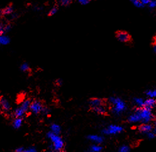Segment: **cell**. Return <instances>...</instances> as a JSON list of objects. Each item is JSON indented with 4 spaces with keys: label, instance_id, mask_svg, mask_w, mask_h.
<instances>
[{
    "label": "cell",
    "instance_id": "cell-1",
    "mask_svg": "<svg viewBox=\"0 0 156 152\" xmlns=\"http://www.w3.org/2000/svg\"><path fill=\"white\" fill-rule=\"evenodd\" d=\"M110 101L113 105V112L116 115H120L124 111H125L127 106L122 99L117 97H111Z\"/></svg>",
    "mask_w": 156,
    "mask_h": 152
},
{
    "label": "cell",
    "instance_id": "cell-2",
    "mask_svg": "<svg viewBox=\"0 0 156 152\" xmlns=\"http://www.w3.org/2000/svg\"><path fill=\"white\" fill-rule=\"evenodd\" d=\"M47 137L52 141L53 148L56 151H61L63 148L64 141L59 135L50 132L47 133Z\"/></svg>",
    "mask_w": 156,
    "mask_h": 152
},
{
    "label": "cell",
    "instance_id": "cell-3",
    "mask_svg": "<svg viewBox=\"0 0 156 152\" xmlns=\"http://www.w3.org/2000/svg\"><path fill=\"white\" fill-rule=\"evenodd\" d=\"M136 112L139 115L141 121L145 124H147V123H149L153 117L151 110L145 108V107L137 110Z\"/></svg>",
    "mask_w": 156,
    "mask_h": 152
},
{
    "label": "cell",
    "instance_id": "cell-4",
    "mask_svg": "<svg viewBox=\"0 0 156 152\" xmlns=\"http://www.w3.org/2000/svg\"><path fill=\"white\" fill-rule=\"evenodd\" d=\"M123 131V128L118 125H111L108 128L103 129V133L105 135H115V134L120 133Z\"/></svg>",
    "mask_w": 156,
    "mask_h": 152
},
{
    "label": "cell",
    "instance_id": "cell-5",
    "mask_svg": "<svg viewBox=\"0 0 156 152\" xmlns=\"http://www.w3.org/2000/svg\"><path fill=\"white\" fill-rule=\"evenodd\" d=\"M43 108V107L42 106V103L40 101L35 100L33 102L31 103L30 110L34 114H38L40 113H41Z\"/></svg>",
    "mask_w": 156,
    "mask_h": 152
},
{
    "label": "cell",
    "instance_id": "cell-6",
    "mask_svg": "<svg viewBox=\"0 0 156 152\" xmlns=\"http://www.w3.org/2000/svg\"><path fill=\"white\" fill-rule=\"evenodd\" d=\"M117 38L121 42H128L130 40V36L125 31H120L117 33Z\"/></svg>",
    "mask_w": 156,
    "mask_h": 152
},
{
    "label": "cell",
    "instance_id": "cell-7",
    "mask_svg": "<svg viewBox=\"0 0 156 152\" xmlns=\"http://www.w3.org/2000/svg\"><path fill=\"white\" fill-rule=\"evenodd\" d=\"M0 106L4 111H8L11 109V105L10 102L5 98H0Z\"/></svg>",
    "mask_w": 156,
    "mask_h": 152
},
{
    "label": "cell",
    "instance_id": "cell-8",
    "mask_svg": "<svg viewBox=\"0 0 156 152\" xmlns=\"http://www.w3.org/2000/svg\"><path fill=\"white\" fill-rule=\"evenodd\" d=\"M156 105V100L154 98H148L147 100L144 101V107L146 108L151 110Z\"/></svg>",
    "mask_w": 156,
    "mask_h": 152
},
{
    "label": "cell",
    "instance_id": "cell-9",
    "mask_svg": "<svg viewBox=\"0 0 156 152\" xmlns=\"http://www.w3.org/2000/svg\"><path fill=\"white\" fill-rule=\"evenodd\" d=\"M139 131L142 133L147 134L149 132H151L152 129V126L149 124H144L142 125L139 128Z\"/></svg>",
    "mask_w": 156,
    "mask_h": 152
},
{
    "label": "cell",
    "instance_id": "cell-10",
    "mask_svg": "<svg viewBox=\"0 0 156 152\" xmlns=\"http://www.w3.org/2000/svg\"><path fill=\"white\" fill-rule=\"evenodd\" d=\"M88 139L95 142L96 143V144H101L102 142L103 141V138L101 136H98V135H90L88 137Z\"/></svg>",
    "mask_w": 156,
    "mask_h": 152
},
{
    "label": "cell",
    "instance_id": "cell-11",
    "mask_svg": "<svg viewBox=\"0 0 156 152\" xmlns=\"http://www.w3.org/2000/svg\"><path fill=\"white\" fill-rule=\"evenodd\" d=\"M10 42V39L4 34H0V45H7Z\"/></svg>",
    "mask_w": 156,
    "mask_h": 152
},
{
    "label": "cell",
    "instance_id": "cell-12",
    "mask_svg": "<svg viewBox=\"0 0 156 152\" xmlns=\"http://www.w3.org/2000/svg\"><path fill=\"white\" fill-rule=\"evenodd\" d=\"M128 122L130 123H137L141 121V119L140 118L139 115L138 114L137 112L134 113L133 114L131 115L130 117H128Z\"/></svg>",
    "mask_w": 156,
    "mask_h": 152
},
{
    "label": "cell",
    "instance_id": "cell-13",
    "mask_svg": "<svg viewBox=\"0 0 156 152\" xmlns=\"http://www.w3.org/2000/svg\"><path fill=\"white\" fill-rule=\"evenodd\" d=\"M102 104H103V101L99 98H94L90 101V105L93 108L102 106Z\"/></svg>",
    "mask_w": 156,
    "mask_h": 152
},
{
    "label": "cell",
    "instance_id": "cell-14",
    "mask_svg": "<svg viewBox=\"0 0 156 152\" xmlns=\"http://www.w3.org/2000/svg\"><path fill=\"white\" fill-rule=\"evenodd\" d=\"M30 105H31L30 101L28 100H25L21 103V104L20 106V107L26 113L30 110Z\"/></svg>",
    "mask_w": 156,
    "mask_h": 152
},
{
    "label": "cell",
    "instance_id": "cell-15",
    "mask_svg": "<svg viewBox=\"0 0 156 152\" xmlns=\"http://www.w3.org/2000/svg\"><path fill=\"white\" fill-rule=\"evenodd\" d=\"M26 112L25 111L22 110L19 106V108H17L14 111V115L16 118H22L25 115Z\"/></svg>",
    "mask_w": 156,
    "mask_h": 152
},
{
    "label": "cell",
    "instance_id": "cell-16",
    "mask_svg": "<svg viewBox=\"0 0 156 152\" xmlns=\"http://www.w3.org/2000/svg\"><path fill=\"white\" fill-rule=\"evenodd\" d=\"M23 123V120L21 118H16L13 122V127L15 129H19L21 127Z\"/></svg>",
    "mask_w": 156,
    "mask_h": 152
},
{
    "label": "cell",
    "instance_id": "cell-17",
    "mask_svg": "<svg viewBox=\"0 0 156 152\" xmlns=\"http://www.w3.org/2000/svg\"><path fill=\"white\" fill-rule=\"evenodd\" d=\"M51 132L56 134V135H59L61 132V127L59 125L57 124H52L51 126Z\"/></svg>",
    "mask_w": 156,
    "mask_h": 152
},
{
    "label": "cell",
    "instance_id": "cell-18",
    "mask_svg": "<svg viewBox=\"0 0 156 152\" xmlns=\"http://www.w3.org/2000/svg\"><path fill=\"white\" fill-rule=\"evenodd\" d=\"M134 102L139 108H144V100L141 98H135Z\"/></svg>",
    "mask_w": 156,
    "mask_h": 152
},
{
    "label": "cell",
    "instance_id": "cell-19",
    "mask_svg": "<svg viewBox=\"0 0 156 152\" xmlns=\"http://www.w3.org/2000/svg\"><path fill=\"white\" fill-rule=\"evenodd\" d=\"M93 109L97 113L101 114V115H103V114L106 113V109L105 108V107L103 106L96 107V108H94Z\"/></svg>",
    "mask_w": 156,
    "mask_h": 152
},
{
    "label": "cell",
    "instance_id": "cell-20",
    "mask_svg": "<svg viewBox=\"0 0 156 152\" xmlns=\"http://www.w3.org/2000/svg\"><path fill=\"white\" fill-rule=\"evenodd\" d=\"M145 94L147 96H149V98H156V88L152 90H147L145 92Z\"/></svg>",
    "mask_w": 156,
    "mask_h": 152
},
{
    "label": "cell",
    "instance_id": "cell-21",
    "mask_svg": "<svg viewBox=\"0 0 156 152\" xmlns=\"http://www.w3.org/2000/svg\"><path fill=\"white\" fill-rule=\"evenodd\" d=\"M13 11V8L11 6H8L3 10V13L4 15H10Z\"/></svg>",
    "mask_w": 156,
    "mask_h": 152
},
{
    "label": "cell",
    "instance_id": "cell-22",
    "mask_svg": "<svg viewBox=\"0 0 156 152\" xmlns=\"http://www.w3.org/2000/svg\"><path fill=\"white\" fill-rule=\"evenodd\" d=\"M20 70L21 71H23V72H26V71L30 70V66L28 63H23L21 65Z\"/></svg>",
    "mask_w": 156,
    "mask_h": 152
},
{
    "label": "cell",
    "instance_id": "cell-23",
    "mask_svg": "<svg viewBox=\"0 0 156 152\" xmlns=\"http://www.w3.org/2000/svg\"><path fill=\"white\" fill-rule=\"evenodd\" d=\"M90 150L93 152H100L102 150V147L100 145H93Z\"/></svg>",
    "mask_w": 156,
    "mask_h": 152
},
{
    "label": "cell",
    "instance_id": "cell-24",
    "mask_svg": "<svg viewBox=\"0 0 156 152\" xmlns=\"http://www.w3.org/2000/svg\"><path fill=\"white\" fill-rule=\"evenodd\" d=\"M131 2L132 3L133 5L137 7V8H142V7L144 6L143 4H142L141 1H139V0H133V1H132Z\"/></svg>",
    "mask_w": 156,
    "mask_h": 152
},
{
    "label": "cell",
    "instance_id": "cell-25",
    "mask_svg": "<svg viewBox=\"0 0 156 152\" xmlns=\"http://www.w3.org/2000/svg\"><path fill=\"white\" fill-rule=\"evenodd\" d=\"M129 151H130V148H129V147L127 145H123L120 147L118 152H129Z\"/></svg>",
    "mask_w": 156,
    "mask_h": 152
},
{
    "label": "cell",
    "instance_id": "cell-26",
    "mask_svg": "<svg viewBox=\"0 0 156 152\" xmlns=\"http://www.w3.org/2000/svg\"><path fill=\"white\" fill-rule=\"evenodd\" d=\"M57 12V8L56 7H53V8H51V10H50L48 15H49L50 16L54 15L55 14H56Z\"/></svg>",
    "mask_w": 156,
    "mask_h": 152
},
{
    "label": "cell",
    "instance_id": "cell-27",
    "mask_svg": "<svg viewBox=\"0 0 156 152\" xmlns=\"http://www.w3.org/2000/svg\"><path fill=\"white\" fill-rule=\"evenodd\" d=\"M71 3V1H69V0H62L61 1V4L62 6H68Z\"/></svg>",
    "mask_w": 156,
    "mask_h": 152
},
{
    "label": "cell",
    "instance_id": "cell-28",
    "mask_svg": "<svg viewBox=\"0 0 156 152\" xmlns=\"http://www.w3.org/2000/svg\"><path fill=\"white\" fill-rule=\"evenodd\" d=\"M150 8H154L156 7V2H155V1H150L149 4H148Z\"/></svg>",
    "mask_w": 156,
    "mask_h": 152
},
{
    "label": "cell",
    "instance_id": "cell-29",
    "mask_svg": "<svg viewBox=\"0 0 156 152\" xmlns=\"http://www.w3.org/2000/svg\"><path fill=\"white\" fill-rule=\"evenodd\" d=\"M79 3L81 4H83V5H86V4L90 3V1H88V0H79Z\"/></svg>",
    "mask_w": 156,
    "mask_h": 152
},
{
    "label": "cell",
    "instance_id": "cell-30",
    "mask_svg": "<svg viewBox=\"0 0 156 152\" xmlns=\"http://www.w3.org/2000/svg\"><path fill=\"white\" fill-rule=\"evenodd\" d=\"M147 137L150 138V139H152V138H154L155 137V133L152 132H149L147 134Z\"/></svg>",
    "mask_w": 156,
    "mask_h": 152
},
{
    "label": "cell",
    "instance_id": "cell-31",
    "mask_svg": "<svg viewBox=\"0 0 156 152\" xmlns=\"http://www.w3.org/2000/svg\"><path fill=\"white\" fill-rule=\"evenodd\" d=\"M25 152H37V151L34 148H29L26 150L25 149Z\"/></svg>",
    "mask_w": 156,
    "mask_h": 152
},
{
    "label": "cell",
    "instance_id": "cell-32",
    "mask_svg": "<svg viewBox=\"0 0 156 152\" xmlns=\"http://www.w3.org/2000/svg\"><path fill=\"white\" fill-rule=\"evenodd\" d=\"M140 1L142 3V4H143L144 6L146 5V4H149L150 3V0H140Z\"/></svg>",
    "mask_w": 156,
    "mask_h": 152
},
{
    "label": "cell",
    "instance_id": "cell-33",
    "mask_svg": "<svg viewBox=\"0 0 156 152\" xmlns=\"http://www.w3.org/2000/svg\"><path fill=\"white\" fill-rule=\"evenodd\" d=\"M0 34H4V26L2 24L0 23Z\"/></svg>",
    "mask_w": 156,
    "mask_h": 152
},
{
    "label": "cell",
    "instance_id": "cell-34",
    "mask_svg": "<svg viewBox=\"0 0 156 152\" xmlns=\"http://www.w3.org/2000/svg\"><path fill=\"white\" fill-rule=\"evenodd\" d=\"M15 152H25V149L24 148H17Z\"/></svg>",
    "mask_w": 156,
    "mask_h": 152
},
{
    "label": "cell",
    "instance_id": "cell-35",
    "mask_svg": "<svg viewBox=\"0 0 156 152\" xmlns=\"http://www.w3.org/2000/svg\"><path fill=\"white\" fill-rule=\"evenodd\" d=\"M57 84H59V85H61V84H62V81H61V80H57Z\"/></svg>",
    "mask_w": 156,
    "mask_h": 152
},
{
    "label": "cell",
    "instance_id": "cell-36",
    "mask_svg": "<svg viewBox=\"0 0 156 152\" xmlns=\"http://www.w3.org/2000/svg\"><path fill=\"white\" fill-rule=\"evenodd\" d=\"M153 49H154V51L155 52V53H156V43H155L154 44Z\"/></svg>",
    "mask_w": 156,
    "mask_h": 152
},
{
    "label": "cell",
    "instance_id": "cell-37",
    "mask_svg": "<svg viewBox=\"0 0 156 152\" xmlns=\"http://www.w3.org/2000/svg\"><path fill=\"white\" fill-rule=\"evenodd\" d=\"M155 134H156V120L155 121Z\"/></svg>",
    "mask_w": 156,
    "mask_h": 152
},
{
    "label": "cell",
    "instance_id": "cell-38",
    "mask_svg": "<svg viewBox=\"0 0 156 152\" xmlns=\"http://www.w3.org/2000/svg\"><path fill=\"white\" fill-rule=\"evenodd\" d=\"M54 152H61L60 151H54Z\"/></svg>",
    "mask_w": 156,
    "mask_h": 152
},
{
    "label": "cell",
    "instance_id": "cell-39",
    "mask_svg": "<svg viewBox=\"0 0 156 152\" xmlns=\"http://www.w3.org/2000/svg\"><path fill=\"white\" fill-rule=\"evenodd\" d=\"M48 152H53V151H48Z\"/></svg>",
    "mask_w": 156,
    "mask_h": 152
},
{
    "label": "cell",
    "instance_id": "cell-40",
    "mask_svg": "<svg viewBox=\"0 0 156 152\" xmlns=\"http://www.w3.org/2000/svg\"><path fill=\"white\" fill-rule=\"evenodd\" d=\"M90 152H93V151H90Z\"/></svg>",
    "mask_w": 156,
    "mask_h": 152
},
{
    "label": "cell",
    "instance_id": "cell-41",
    "mask_svg": "<svg viewBox=\"0 0 156 152\" xmlns=\"http://www.w3.org/2000/svg\"><path fill=\"white\" fill-rule=\"evenodd\" d=\"M155 2H156V0H155Z\"/></svg>",
    "mask_w": 156,
    "mask_h": 152
}]
</instances>
